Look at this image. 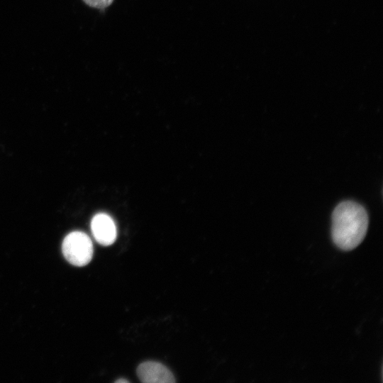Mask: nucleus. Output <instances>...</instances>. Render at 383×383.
Instances as JSON below:
<instances>
[{"label": "nucleus", "instance_id": "3", "mask_svg": "<svg viewBox=\"0 0 383 383\" xmlns=\"http://www.w3.org/2000/svg\"><path fill=\"white\" fill-rule=\"evenodd\" d=\"M91 230L95 240L101 245H110L116 239V224L112 218L106 213H97L93 217Z\"/></svg>", "mask_w": 383, "mask_h": 383}, {"label": "nucleus", "instance_id": "6", "mask_svg": "<svg viewBox=\"0 0 383 383\" xmlns=\"http://www.w3.org/2000/svg\"><path fill=\"white\" fill-rule=\"evenodd\" d=\"M115 382L116 383H123V382H128V381L127 379H117L115 381Z\"/></svg>", "mask_w": 383, "mask_h": 383}, {"label": "nucleus", "instance_id": "2", "mask_svg": "<svg viewBox=\"0 0 383 383\" xmlns=\"http://www.w3.org/2000/svg\"><path fill=\"white\" fill-rule=\"evenodd\" d=\"M62 251L70 264L82 267L89 263L92 258L93 244L86 233L73 231L63 240Z\"/></svg>", "mask_w": 383, "mask_h": 383}, {"label": "nucleus", "instance_id": "1", "mask_svg": "<svg viewBox=\"0 0 383 383\" xmlns=\"http://www.w3.org/2000/svg\"><path fill=\"white\" fill-rule=\"evenodd\" d=\"M368 223L367 211L360 204L351 201L340 203L332 215L333 243L345 251L355 248L365 238Z\"/></svg>", "mask_w": 383, "mask_h": 383}, {"label": "nucleus", "instance_id": "4", "mask_svg": "<svg viewBox=\"0 0 383 383\" xmlns=\"http://www.w3.org/2000/svg\"><path fill=\"white\" fill-rule=\"evenodd\" d=\"M141 382L145 383H172L174 377L170 370L157 362L148 361L141 363L137 369Z\"/></svg>", "mask_w": 383, "mask_h": 383}, {"label": "nucleus", "instance_id": "5", "mask_svg": "<svg viewBox=\"0 0 383 383\" xmlns=\"http://www.w3.org/2000/svg\"><path fill=\"white\" fill-rule=\"evenodd\" d=\"M87 5L91 7L103 9L113 2V0H83Z\"/></svg>", "mask_w": 383, "mask_h": 383}]
</instances>
